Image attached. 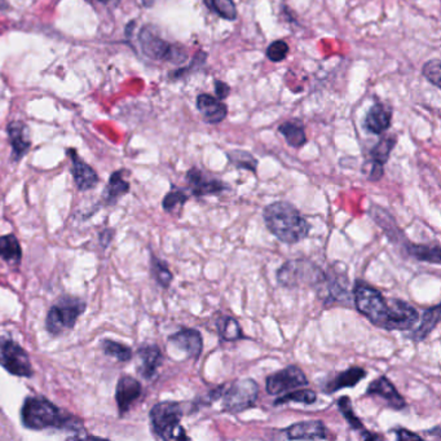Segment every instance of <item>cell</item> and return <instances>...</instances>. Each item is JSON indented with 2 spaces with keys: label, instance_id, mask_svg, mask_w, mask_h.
<instances>
[{
  "label": "cell",
  "instance_id": "obj_1",
  "mask_svg": "<svg viewBox=\"0 0 441 441\" xmlns=\"http://www.w3.org/2000/svg\"><path fill=\"white\" fill-rule=\"evenodd\" d=\"M353 302L358 312L380 329L406 331L418 322L419 313L413 305L396 298L386 299L380 290L365 281L355 283Z\"/></svg>",
  "mask_w": 441,
  "mask_h": 441
},
{
  "label": "cell",
  "instance_id": "obj_2",
  "mask_svg": "<svg viewBox=\"0 0 441 441\" xmlns=\"http://www.w3.org/2000/svg\"><path fill=\"white\" fill-rule=\"evenodd\" d=\"M263 219L268 230L282 244H298L303 241L311 230L310 223L305 220L297 207L283 201L266 206Z\"/></svg>",
  "mask_w": 441,
  "mask_h": 441
},
{
  "label": "cell",
  "instance_id": "obj_3",
  "mask_svg": "<svg viewBox=\"0 0 441 441\" xmlns=\"http://www.w3.org/2000/svg\"><path fill=\"white\" fill-rule=\"evenodd\" d=\"M23 422L31 430L64 428L73 421L45 397H29L23 408Z\"/></svg>",
  "mask_w": 441,
  "mask_h": 441
},
{
  "label": "cell",
  "instance_id": "obj_4",
  "mask_svg": "<svg viewBox=\"0 0 441 441\" xmlns=\"http://www.w3.org/2000/svg\"><path fill=\"white\" fill-rule=\"evenodd\" d=\"M182 418V404L175 401L158 403L151 411L153 433L162 440H189L180 425Z\"/></svg>",
  "mask_w": 441,
  "mask_h": 441
},
{
  "label": "cell",
  "instance_id": "obj_5",
  "mask_svg": "<svg viewBox=\"0 0 441 441\" xmlns=\"http://www.w3.org/2000/svg\"><path fill=\"white\" fill-rule=\"evenodd\" d=\"M325 280V272L312 261L305 259L289 260L277 271V281L283 288L295 289L300 286H311L319 289Z\"/></svg>",
  "mask_w": 441,
  "mask_h": 441
},
{
  "label": "cell",
  "instance_id": "obj_6",
  "mask_svg": "<svg viewBox=\"0 0 441 441\" xmlns=\"http://www.w3.org/2000/svg\"><path fill=\"white\" fill-rule=\"evenodd\" d=\"M143 54L157 61H167L176 65H182L188 60L189 54L187 48L179 45H170L165 39L160 38L153 31L152 26H145L139 35Z\"/></svg>",
  "mask_w": 441,
  "mask_h": 441
},
{
  "label": "cell",
  "instance_id": "obj_7",
  "mask_svg": "<svg viewBox=\"0 0 441 441\" xmlns=\"http://www.w3.org/2000/svg\"><path fill=\"white\" fill-rule=\"evenodd\" d=\"M86 303L76 298H62L49 310L46 319L47 330L52 335H59L73 329L78 317L84 312Z\"/></svg>",
  "mask_w": 441,
  "mask_h": 441
},
{
  "label": "cell",
  "instance_id": "obj_8",
  "mask_svg": "<svg viewBox=\"0 0 441 441\" xmlns=\"http://www.w3.org/2000/svg\"><path fill=\"white\" fill-rule=\"evenodd\" d=\"M259 396V386L255 380H235L228 388L224 387L221 394L223 409L228 413H242L252 408Z\"/></svg>",
  "mask_w": 441,
  "mask_h": 441
},
{
  "label": "cell",
  "instance_id": "obj_9",
  "mask_svg": "<svg viewBox=\"0 0 441 441\" xmlns=\"http://www.w3.org/2000/svg\"><path fill=\"white\" fill-rule=\"evenodd\" d=\"M0 365L3 366L8 373L17 377L29 378L33 375V366L30 358L21 346L13 341L1 339L0 341Z\"/></svg>",
  "mask_w": 441,
  "mask_h": 441
},
{
  "label": "cell",
  "instance_id": "obj_10",
  "mask_svg": "<svg viewBox=\"0 0 441 441\" xmlns=\"http://www.w3.org/2000/svg\"><path fill=\"white\" fill-rule=\"evenodd\" d=\"M308 386V380L300 368L290 365L266 378V392L269 395H282L291 389Z\"/></svg>",
  "mask_w": 441,
  "mask_h": 441
},
{
  "label": "cell",
  "instance_id": "obj_11",
  "mask_svg": "<svg viewBox=\"0 0 441 441\" xmlns=\"http://www.w3.org/2000/svg\"><path fill=\"white\" fill-rule=\"evenodd\" d=\"M343 264H334L325 272V280L319 286V290L324 289L327 305L331 303H347L350 295L348 291V278L346 274V268L341 271Z\"/></svg>",
  "mask_w": 441,
  "mask_h": 441
},
{
  "label": "cell",
  "instance_id": "obj_12",
  "mask_svg": "<svg viewBox=\"0 0 441 441\" xmlns=\"http://www.w3.org/2000/svg\"><path fill=\"white\" fill-rule=\"evenodd\" d=\"M187 182L192 194L196 197L219 194L227 189V185L221 180L213 176L206 175L204 171L197 167L190 168L187 172Z\"/></svg>",
  "mask_w": 441,
  "mask_h": 441
},
{
  "label": "cell",
  "instance_id": "obj_13",
  "mask_svg": "<svg viewBox=\"0 0 441 441\" xmlns=\"http://www.w3.org/2000/svg\"><path fill=\"white\" fill-rule=\"evenodd\" d=\"M366 395L378 396L380 399H384L388 406L395 411H401L406 406L403 396L399 394V391L387 377H380L373 380L366 389Z\"/></svg>",
  "mask_w": 441,
  "mask_h": 441
},
{
  "label": "cell",
  "instance_id": "obj_14",
  "mask_svg": "<svg viewBox=\"0 0 441 441\" xmlns=\"http://www.w3.org/2000/svg\"><path fill=\"white\" fill-rule=\"evenodd\" d=\"M197 109L204 121L208 124L223 122L228 115V107L221 100L208 93L198 95Z\"/></svg>",
  "mask_w": 441,
  "mask_h": 441
},
{
  "label": "cell",
  "instance_id": "obj_15",
  "mask_svg": "<svg viewBox=\"0 0 441 441\" xmlns=\"http://www.w3.org/2000/svg\"><path fill=\"white\" fill-rule=\"evenodd\" d=\"M285 434L290 440H325L327 430L321 421H305L291 425Z\"/></svg>",
  "mask_w": 441,
  "mask_h": 441
},
{
  "label": "cell",
  "instance_id": "obj_16",
  "mask_svg": "<svg viewBox=\"0 0 441 441\" xmlns=\"http://www.w3.org/2000/svg\"><path fill=\"white\" fill-rule=\"evenodd\" d=\"M143 387L140 384L139 380L124 375L122 377L118 386H117V394H115V400L118 404V409L121 411V414H124L129 411V408L132 406V404L139 400V397L141 396Z\"/></svg>",
  "mask_w": 441,
  "mask_h": 441
},
{
  "label": "cell",
  "instance_id": "obj_17",
  "mask_svg": "<svg viewBox=\"0 0 441 441\" xmlns=\"http://www.w3.org/2000/svg\"><path fill=\"white\" fill-rule=\"evenodd\" d=\"M168 341L177 348L183 350L190 358L197 360L204 350L202 335L196 329H182L180 331L171 335Z\"/></svg>",
  "mask_w": 441,
  "mask_h": 441
},
{
  "label": "cell",
  "instance_id": "obj_18",
  "mask_svg": "<svg viewBox=\"0 0 441 441\" xmlns=\"http://www.w3.org/2000/svg\"><path fill=\"white\" fill-rule=\"evenodd\" d=\"M392 123V112L389 107L383 104H375L369 109L364 119V127L366 131L374 135H382L391 127Z\"/></svg>",
  "mask_w": 441,
  "mask_h": 441
},
{
  "label": "cell",
  "instance_id": "obj_19",
  "mask_svg": "<svg viewBox=\"0 0 441 441\" xmlns=\"http://www.w3.org/2000/svg\"><path fill=\"white\" fill-rule=\"evenodd\" d=\"M69 154L71 158L73 176L76 187L81 190L92 189L93 187H96V184L99 183V176L96 174V171L81 160L76 151H70Z\"/></svg>",
  "mask_w": 441,
  "mask_h": 441
},
{
  "label": "cell",
  "instance_id": "obj_20",
  "mask_svg": "<svg viewBox=\"0 0 441 441\" xmlns=\"http://www.w3.org/2000/svg\"><path fill=\"white\" fill-rule=\"evenodd\" d=\"M137 355L141 363L140 373L143 374V377L146 380H152L155 377L157 370L160 369L163 361V355L160 352V347L155 344L143 346L137 352Z\"/></svg>",
  "mask_w": 441,
  "mask_h": 441
},
{
  "label": "cell",
  "instance_id": "obj_21",
  "mask_svg": "<svg viewBox=\"0 0 441 441\" xmlns=\"http://www.w3.org/2000/svg\"><path fill=\"white\" fill-rule=\"evenodd\" d=\"M366 377V372L363 368L353 366L344 372L336 374L334 378L329 380L324 386L325 394H334L336 391L346 387H355L358 383L364 380Z\"/></svg>",
  "mask_w": 441,
  "mask_h": 441
},
{
  "label": "cell",
  "instance_id": "obj_22",
  "mask_svg": "<svg viewBox=\"0 0 441 441\" xmlns=\"http://www.w3.org/2000/svg\"><path fill=\"white\" fill-rule=\"evenodd\" d=\"M9 141L12 145V154L15 160H21L30 148V140L28 137V129L23 122H13L8 126Z\"/></svg>",
  "mask_w": 441,
  "mask_h": 441
},
{
  "label": "cell",
  "instance_id": "obj_23",
  "mask_svg": "<svg viewBox=\"0 0 441 441\" xmlns=\"http://www.w3.org/2000/svg\"><path fill=\"white\" fill-rule=\"evenodd\" d=\"M441 317V305H436L435 307L428 308L423 313L419 327L409 335V338L414 342H422L425 341L428 335L435 330V327L439 325Z\"/></svg>",
  "mask_w": 441,
  "mask_h": 441
},
{
  "label": "cell",
  "instance_id": "obj_24",
  "mask_svg": "<svg viewBox=\"0 0 441 441\" xmlns=\"http://www.w3.org/2000/svg\"><path fill=\"white\" fill-rule=\"evenodd\" d=\"M278 131L282 136L285 137L286 143L291 148H302L307 144V135H305V124L300 122L299 119H293V121H286L281 123Z\"/></svg>",
  "mask_w": 441,
  "mask_h": 441
},
{
  "label": "cell",
  "instance_id": "obj_25",
  "mask_svg": "<svg viewBox=\"0 0 441 441\" xmlns=\"http://www.w3.org/2000/svg\"><path fill=\"white\" fill-rule=\"evenodd\" d=\"M405 247L411 258L417 259L419 261L433 263L436 266L441 264V250L439 245L408 244Z\"/></svg>",
  "mask_w": 441,
  "mask_h": 441
},
{
  "label": "cell",
  "instance_id": "obj_26",
  "mask_svg": "<svg viewBox=\"0 0 441 441\" xmlns=\"http://www.w3.org/2000/svg\"><path fill=\"white\" fill-rule=\"evenodd\" d=\"M216 327L221 339L225 342H236L245 339L244 331L238 321L230 316H221L216 319Z\"/></svg>",
  "mask_w": 441,
  "mask_h": 441
},
{
  "label": "cell",
  "instance_id": "obj_27",
  "mask_svg": "<svg viewBox=\"0 0 441 441\" xmlns=\"http://www.w3.org/2000/svg\"><path fill=\"white\" fill-rule=\"evenodd\" d=\"M0 258L12 264H18L23 258V250L13 235L0 237Z\"/></svg>",
  "mask_w": 441,
  "mask_h": 441
},
{
  "label": "cell",
  "instance_id": "obj_28",
  "mask_svg": "<svg viewBox=\"0 0 441 441\" xmlns=\"http://www.w3.org/2000/svg\"><path fill=\"white\" fill-rule=\"evenodd\" d=\"M204 4L223 20L236 21L238 17L236 4L233 0H204Z\"/></svg>",
  "mask_w": 441,
  "mask_h": 441
},
{
  "label": "cell",
  "instance_id": "obj_29",
  "mask_svg": "<svg viewBox=\"0 0 441 441\" xmlns=\"http://www.w3.org/2000/svg\"><path fill=\"white\" fill-rule=\"evenodd\" d=\"M129 190V184L123 179V171H117L110 177L107 190L104 192L107 204H113L121 196L126 194Z\"/></svg>",
  "mask_w": 441,
  "mask_h": 441
},
{
  "label": "cell",
  "instance_id": "obj_30",
  "mask_svg": "<svg viewBox=\"0 0 441 441\" xmlns=\"http://www.w3.org/2000/svg\"><path fill=\"white\" fill-rule=\"evenodd\" d=\"M397 139L396 136H382L380 141L374 145L373 149L370 151V160L378 162L380 165H386L389 155L395 148Z\"/></svg>",
  "mask_w": 441,
  "mask_h": 441
},
{
  "label": "cell",
  "instance_id": "obj_31",
  "mask_svg": "<svg viewBox=\"0 0 441 441\" xmlns=\"http://www.w3.org/2000/svg\"><path fill=\"white\" fill-rule=\"evenodd\" d=\"M189 196L185 193V190L180 189V188H176L174 187L172 189L168 192L166 194V197L163 199L162 205L165 211L167 213H176V211H180L183 208L185 202L188 201Z\"/></svg>",
  "mask_w": 441,
  "mask_h": 441
},
{
  "label": "cell",
  "instance_id": "obj_32",
  "mask_svg": "<svg viewBox=\"0 0 441 441\" xmlns=\"http://www.w3.org/2000/svg\"><path fill=\"white\" fill-rule=\"evenodd\" d=\"M317 395L312 389H298L294 392H290L285 396H281L274 400V405H282L288 403H300L311 405L316 403Z\"/></svg>",
  "mask_w": 441,
  "mask_h": 441
},
{
  "label": "cell",
  "instance_id": "obj_33",
  "mask_svg": "<svg viewBox=\"0 0 441 441\" xmlns=\"http://www.w3.org/2000/svg\"><path fill=\"white\" fill-rule=\"evenodd\" d=\"M228 160L237 168L249 170L254 174L258 170V160L252 155V153L245 152V151H232V152L228 153Z\"/></svg>",
  "mask_w": 441,
  "mask_h": 441
},
{
  "label": "cell",
  "instance_id": "obj_34",
  "mask_svg": "<svg viewBox=\"0 0 441 441\" xmlns=\"http://www.w3.org/2000/svg\"><path fill=\"white\" fill-rule=\"evenodd\" d=\"M152 274L155 281L158 282L160 286L165 289H167L170 283L174 280V276L170 272L167 264L165 261H162L160 259H152Z\"/></svg>",
  "mask_w": 441,
  "mask_h": 441
},
{
  "label": "cell",
  "instance_id": "obj_35",
  "mask_svg": "<svg viewBox=\"0 0 441 441\" xmlns=\"http://www.w3.org/2000/svg\"><path fill=\"white\" fill-rule=\"evenodd\" d=\"M102 350L107 355L113 356L119 361H129L132 358V351L129 347L124 346L122 343L114 342V341L107 339L102 343Z\"/></svg>",
  "mask_w": 441,
  "mask_h": 441
},
{
  "label": "cell",
  "instance_id": "obj_36",
  "mask_svg": "<svg viewBox=\"0 0 441 441\" xmlns=\"http://www.w3.org/2000/svg\"><path fill=\"white\" fill-rule=\"evenodd\" d=\"M338 408L341 409L343 417L346 418V421L348 422V425H350L352 428H355V430H363V431H364L363 422L360 421L358 417H356L355 411L352 409V403H351L350 397H347V396L341 397L339 401H338Z\"/></svg>",
  "mask_w": 441,
  "mask_h": 441
},
{
  "label": "cell",
  "instance_id": "obj_37",
  "mask_svg": "<svg viewBox=\"0 0 441 441\" xmlns=\"http://www.w3.org/2000/svg\"><path fill=\"white\" fill-rule=\"evenodd\" d=\"M289 45L285 40H274L269 46L266 47V59L272 62H281L289 54Z\"/></svg>",
  "mask_w": 441,
  "mask_h": 441
},
{
  "label": "cell",
  "instance_id": "obj_38",
  "mask_svg": "<svg viewBox=\"0 0 441 441\" xmlns=\"http://www.w3.org/2000/svg\"><path fill=\"white\" fill-rule=\"evenodd\" d=\"M422 74L430 83L436 88L441 87V61L439 59H433L427 61L422 68Z\"/></svg>",
  "mask_w": 441,
  "mask_h": 441
},
{
  "label": "cell",
  "instance_id": "obj_39",
  "mask_svg": "<svg viewBox=\"0 0 441 441\" xmlns=\"http://www.w3.org/2000/svg\"><path fill=\"white\" fill-rule=\"evenodd\" d=\"M207 54L202 52V51H198L197 54H194L193 60L190 62V65L185 66V68L177 69L175 71L171 73V78L172 79H182L183 76L192 74V71H196L198 69L205 66L206 61H207Z\"/></svg>",
  "mask_w": 441,
  "mask_h": 441
},
{
  "label": "cell",
  "instance_id": "obj_40",
  "mask_svg": "<svg viewBox=\"0 0 441 441\" xmlns=\"http://www.w3.org/2000/svg\"><path fill=\"white\" fill-rule=\"evenodd\" d=\"M366 165H369V170L366 171L365 174L368 180L370 182H380V179L384 175V165H380L375 160H370V162H366Z\"/></svg>",
  "mask_w": 441,
  "mask_h": 441
},
{
  "label": "cell",
  "instance_id": "obj_41",
  "mask_svg": "<svg viewBox=\"0 0 441 441\" xmlns=\"http://www.w3.org/2000/svg\"><path fill=\"white\" fill-rule=\"evenodd\" d=\"M215 93H216V98L218 99L225 100L229 96V93H230V87H229V84L225 83V82H223V81H219V79H216L215 82Z\"/></svg>",
  "mask_w": 441,
  "mask_h": 441
},
{
  "label": "cell",
  "instance_id": "obj_42",
  "mask_svg": "<svg viewBox=\"0 0 441 441\" xmlns=\"http://www.w3.org/2000/svg\"><path fill=\"white\" fill-rule=\"evenodd\" d=\"M396 437L397 440H421V436L414 433H411L405 428H399L395 431Z\"/></svg>",
  "mask_w": 441,
  "mask_h": 441
},
{
  "label": "cell",
  "instance_id": "obj_43",
  "mask_svg": "<svg viewBox=\"0 0 441 441\" xmlns=\"http://www.w3.org/2000/svg\"><path fill=\"white\" fill-rule=\"evenodd\" d=\"M155 3H157V0H143V4L148 8L153 7Z\"/></svg>",
  "mask_w": 441,
  "mask_h": 441
},
{
  "label": "cell",
  "instance_id": "obj_44",
  "mask_svg": "<svg viewBox=\"0 0 441 441\" xmlns=\"http://www.w3.org/2000/svg\"><path fill=\"white\" fill-rule=\"evenodd\" d=\"M134 26H135V23H134V21L129 23V26H127V29H126V33H127V35H131V31H132V29H134Z\"/></svg>",
  "mask_w": 441,
  "mask_h": 441
},
{
  "label": "cell",
  "instance_id": "obj_45",
  "mask_svg": "<svg viewBox=\"0 0 441 441\" xmlns=\"http://www.w3.org/2000/svg\"><path fill=\"white\" fill-rule=\"evenodd\" d=\"M95 1H100V3H107L109 0H95Z\"/></svg>",
  "mask_w": 441,
  "mask_h": 441
},
{
  "label": "cell",
  "instance_id": "obj_46",
  "mask_svg": "<svg viewBox=\"0 0 441 441\" xmlns=\"http://www.w3.org/2000/svg\"><path fill=\"white\" fill-rule=\"evenodd\" d=\"M3 1H4V0H0V8L3 7Z\"/></svg>",
  "mask_w": 441,
  "mask_h": 441
}]
</instances>
